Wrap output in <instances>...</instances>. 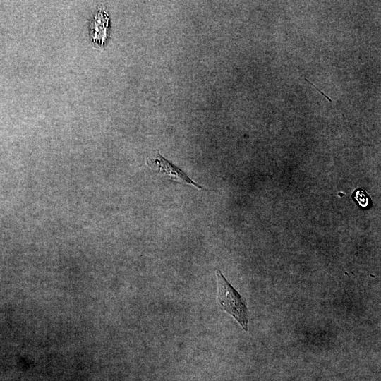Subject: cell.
I'll list each match as a JSON object with an SVG mask.
<instances>
[{"mask_svg": "<svg viewBox=\"0 0 381 381\" xmlns=\"http://www.w3.org/2000/svg\"><path fill=\"white\" fill-rule=\"evenodd\" d=\"M217 279V299L220 308L231 315L245 331L248 330V310L246 299L232 286L219 270Z\"/></svg>", "mask_w": 381, "mask_h": 381, "instance_id": "1", "label": "cell"}, {"mask_svg": "<svg viewBox=\"0 0 381 381\" xmlns=\"http://www.w3.org/2000/svg\"><path fill=\"white\" fill-rule=\"evenodd\" d=\"M109 20L106 13L99 11L91 24L90 36L95 43L102 44L106 39Z\"/></svg>", "mask_w": 381, "mask_h": 381, "instance_id": "3", "label": "cell"}, {"mask_svg": "<svg viewBox=\"0 0 381 381\" xmlns=\"http://www.w3.org/2000/svg\"><path fill=\"white\" fill-rule=\"evenodd\" d=\"M353 198L358 204L362 207H368L370 203V198L365 191L358 189L353 193Z\"/></svg>", "mask_w": 381, "mask_h": 381, "instance_id": "4", "label": "cell"}, {"mask_svg": "<svg viewBox=\"0 0 381 381\" xmlns=\"http://www.w3.org/2000/svg\"><path fill=\"white\" fill-rule=\"evenodd\" d=\"M147 164L155 173L161 176L167 177L168 179L193 186L200 190H206L193 181L181 169L164 158L159 153H155L148 157Z\"/></svg>", "mask_w": 381, "mask_h": 381, "instance_id": "2", "label": "cell"}]
</instances>
